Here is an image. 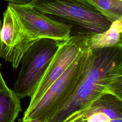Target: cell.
Listing matches in <instances>:
<instances>
[{
	"label": "cell",
	"mask_w": 122,
	"mask_h": 122,
	"mask_svg": "<svg viewBox=\"0 0 122 122\" xmlns=\"http://www.w3.org/2000/svg\"><path fill=\"white\" fill-rule=\"evenodd\" d=\"M122 65V47L89 49L77 86L68 101L48 122H73L99 97Z\"/></svg>",
	"instance_id": "cell-1"
},
{
	"label": "cell",
	"mask_w": 122,
	"mask_h": 122,
	"mask_svg": "<svg viewBox=\"0 0 122 122\" xmlns=\"http://www.w3.org/2000/svg\"><path fill=\"white\" fill-rule=\"evenodd\" d=\"M30 6L71 27L70 36H91L107 30L112 23L86 0H32Z\"/></svg>",
	"instance_id": "cell-2"
},
{
	"label": "cell",
	"mask_w": 122,
	"mask_h": 122,
	"mask_svg": "<svg viewBox=\"0 0 122 122\" xmlns=\"http://www.w3.org/2000/svg\"><path fill=\"white\" fill-rule=\"evenodd\" d=\"M89 49L78 56L32 107L25 111L22 121L48 122L73 93L84 68Z\"/></svg>",
	"instance_id": "cell-3"
},
{
	"label": "cell",
	"mask_w": 122,
	"mask_h": 122,
	"mask_svg": "<svg viewBox=\"0 0 122 122\" xmlns=\"http://www.w3.org/2000/svg\"><path fill=\"white\" fill-rule=\"evenodd\" d=\"M17 18L18 56H22L37 39L48 38L63 41L70 36L71 27L59 22L40 12L29 4L9 3Z\"/></svg>",
	"instance_id": "cell-4"
},
{
	"label": "cell",
	"mask_w": 122,
	"mask_h": 122,
	"mask_svg": "<svg viewBox=\"0 0 122 122\" xmlns=\"http://www.w3.org/2000/svg\"><path fill=\"white\" fill-rule=\"evenodd\" d=\"M62 41L48 38L36 40L23 54L13 91L20 99L30 98L36 90Z\"/></svg>",
	"instance_id": "cell-5"
},
{
	"label": "cell",
	"mask_w": 122,
	"mask_h": 122,
	"mask_svg": "<svg viewBox=\"0 0 122 122\" xmlns=\"http://www.w3.org/2000/svg\"><path fill=\"white\" fill-rule=\"evenodd\" d=\"M90 37L89 36L74 35L61 42L36 90L30 98L27 108L34 105L73 61L89 49Z\"/></svg>",
	"instance_id": "cell-6"
},
{
	"label": "cell",
	"mask_w": 122,
	"mask_h": 122,
	"mask_svg": "<svg viewBox=\"0 0 122 122\" xmlns=\"http://www.w3.org/2000/svg\"><path fill=\"white\" fill-rule=\"evenodd\" d=\"M73 122H122V101L106 92Z\"/></svg>",
	"instance_id": "cell-7"
},
{
	"label": "cell",
	"mask_w": 122,
	"mask_h": 122,
	"mask_svg": "<svg viewBox=\"0 0 122 122\" xmlns=\"http://www.w3.org/2000/svg\"><path fill=\"white\" fill-rule=\"evenodd\" d=\"M115 46L122 47V21L121 20L112 22L106 31L90 37L89 49Z\"/></svg>",
	"instance_id": "cell-8"
},
{
	"label": "cell",
	"mask_w": 122,
	"mask_h": 122,
	"mask_svg": "<svg viewBox=\"0 0 122 122\" xmlns=\"http://www.w3.org/2000/svg\"><path fill=\"white\" fill-rule=\"evenodd\" d=\"M20 98L13 90H0V122H14L21 111Z\"/></svg>",
	"instance_id": "cell-9"
},
{
	"label": "cell",
	"mask_w": 122,
	"mask_h": 122,
	"mask_svg": "<svg viewBox=\"0 0 122 122\" xmlns=\"http://www.w3.org/2000/svg\"><path fill=\"white\" fill-rule=\"evenodd\" d=\"M111 23L122 16V0H86Z\"/></svg>",
	"instance_id": "cell-10"
},
{
	"label": "cell",
	"mask_w": 122,
	"mask_h": 122,
	"mask_svg": "<svg viewBox=\"0 0 122 122\" xmlns=\"http://www.w3.org/2000/svg\"><path fill=\"white\" fill-rule=\"evenodd\" d=\"M107 92L122 101V65L118 69L110 81L107 87Z\"/></svg>",
	"instance_id": "cell-11"
},
{
	"label": "cell",
	"mask_w": 122,
	"mask_h": 122,
	"mask_svg": "<svg viewBox=\"0 0 122 122\" xmlns=\"http://www.w3.org/2000/svg\"><path fill=\"white\" fill-rule=\"evenodd\" d=\"M1 64L0 63V90L5 91H9L10 89L6 85L5 81L2 76L1 71H0V67H1Z\"/></svg>",
	"instance_id": "cell-12"
},
{
	"label": "cell",
	"mask_w": 122,
	"mask_h": 122,
	"mask_svg": "<svg viewBox=\"0 0 122 122\" xmlns=\"http://www.w3.org/2000/svg\"><path fill=\"white\" fill-rule=\"evenodd\" d=\"M10 3L19 5H26L30 3L32 0H4Z\"/></svg>",
	"instance_id": "cell-13"
},
{
	"label": "cell",
	"mask_w": 122,
	"mask_h": 122,
	"mask_svg": "<svg viewBox=\"0 0 122 122\" xmlns=\"http://www.w3.org/2000/svg\"><path fill=\"white\" fill-rule=\"evenodd\" d=\"M20 122H39L37 121H23L22 120V121H20Z\"/></svg>",
	"instance_id": "cell-14"
},
{
	"label": "cell",
	"mask_w": 122,
	"mask_h": 122,
	"mask_svg": "<svg viewBox=\"0 0 122 122\" xmlns=\"http://www.w3.org/2000/svg\"><path fill=\"white\" fill-rule=\"evenodd\" d=\"M1 29V20L0 19V32Z\"/></svg>",
	"instance_id": "cell-15"
},
{
	"label": "cell",
	"mask_w": 122,
	"mask_h": 122,
	"mask_svg": "<svg viewBox=\"0 0 122 122\" xmlns=\"http://www.w3.org/2000/svg\"><path fill=\"white\" fill-rule=\"evenodd\" d=\"M120 20H121L122 21V17H121V18H120Z\"/></svg>",
	"instance_id": "cell-16"
}]
</instances>
